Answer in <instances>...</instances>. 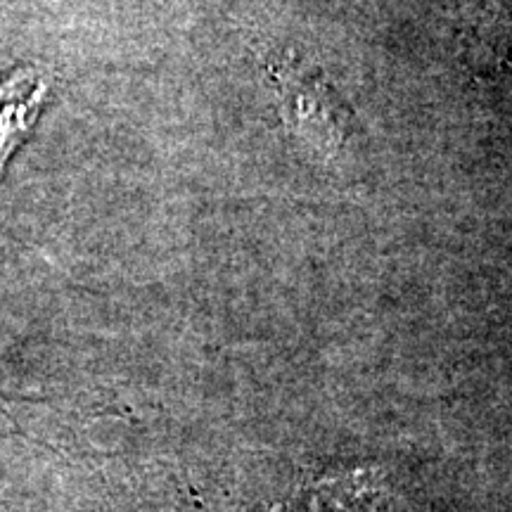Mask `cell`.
<instances>
[{"mask_svg": "<svg viewBox=\"0 0 512 512\" xmlns=\"http://www.w3.org/2000/svg\"><path fill=\"white\" fill-rule=\"evenodd\" d=\"M266 74L278 91L287 128L320 147L325 155H335L354 131V112L325 76L294 57L268 62Z\"/></svg>", "mask_w": 512, "mask_h": 512, "instance_id": "cell-1", "label": "cell"}, {"mask_svg": "<svg viewBox=\"0 0 512 512\" xmlns=\"http://www.w3.org/2000/svg\"><path fill=\"white\" fill-rule=\"evenodd\" d=\"M46 91L41 76L29 69L17 72L0 86V171L24 133L34 126Z\"/></svg>", "mask_w": 512, "mask_h": 512, "instance_id": "cell-2", "label": "cell"}]
</instances>
